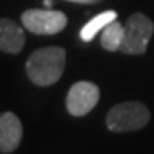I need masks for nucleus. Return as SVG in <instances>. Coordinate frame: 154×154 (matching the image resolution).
Here are the masks:
<instances>
[{
  "instance_id": "obj_1",
  "label": "nucleus",
  "mask_w": 154,
  "mask_h": 154,
  "mask_svg": "<svg viewBox=\"0 0 154 154\" xmlns=\"http://www.w3.org/2000/svg\"><path fill=\"white\" fill-rule=\"evenodd\" d=\"M66 63V52L63 47L49 46L36 49L30 54L25 63V71L29 79L38 87H49L57 82Z\"/></svg>"
},
{
  "instance_id": "obj_2",
  "label": "nucleus",
  "mask_w": 154,
  "mask_h": 154,
  "mask_svg": "<svg viewBox=\"0 0 154 154\" xmlns=\"http://www.w3.org/2000/svg\"><path fill=\"white\" fill-rule=\"evenodd\" d=\"M151 113L148 107L142 102L129 101L110 109L106 116V124L113 132H131L145 128Z\"/></svg>"
},
{
  "instance_id": "obj_3",
  "label": "nucleus",
  "mask_w": 154,
  "mask_h": 154,
  "mask_svg": "<svg viewBox=\"0 0 154 154\" xmlns=\"http://www.w3.org/2000/svg\"><path fill=\"white\" fill-rule=\"evenodd\" d=\"M154 33V22L142 13L132 14L124 25V36L120 52L128 55H142Z\"/></svg>"
},
{
  "instance_id": "obj_4",
  "label": "nucleus",
  "mask_w": 154,
  "mask_h": 154,
  "mask_svg": "<svg viewBox=\"0 0 154 154\" xmlns=\"http://www.w3.org/2000/svg\"><path fill=\"white\" fill-rule=\"evenodd\" d=\"M22 25L35 35H57L68 24L65 13L55 10H27L20 16Z\"/></svg>"
},
{
  "instance_id": "obj_5",
  "label": "nucleus",
  "mask_w": 154,
  "mask_h": 154,
  "mask_svg": "<svg viewBox=\"0 0 154 154\" xmlns=\"http://www.w3.org/2000/svg\"><path fill=\"white\" fill-rule=\"evenodd\" d=\"M99 101V88L91 82H77L69 88L66 96V109L74 116L90 113Z\"/></svg>"
},
{
  "instance_id": "obj_6",
  "label": "nucleus",
  "mask_w": 154,
  "mask_h": 154,
  "mask_svg": "<svg viewBox=\"0 0 154 154\" xmlns=\"http://www.w3.org/2000/svg\"><path fill=\"white\" fill-rule=\"evenodd\" d=\"M22 123L13 112H3L0 115V152L10 154L17 149L22 140Z\"/></svg>"
},
{
  "instance_id": "obj_7",
  "label": "nucleus",
  "mask_w": 154,
  "mask_h": 154,
  "mask_svg": "<svg viewBox=\"0 0 154 154\" xmlns=\"http://www.w3.org/2000/svg\"><path fill=\"white\" fill-rule=\"evenodd\" d=\"M24 44L25 35L22 27L11 19H0V51L5 54H19Z\"/></svg>"
},
{
  "instance_id": "obj_8",
  "label": "nucleus",
  "mask_w": 154,
  "mask_h": 154,
  "mask_svg": "<svg viewBox=\"0 0 154 154\" xmlns=\"http://www.w3.org/2000/svg\"><path fill=\"white\" fill-rule=\"evenodd\" d=\"M123 36H124V25L113 20V22H110L109 25H106L102 29L101 46L109 52H116L121 47Z\"/></svg>"
},
{
  "instance_id": "obj_9",
  "label": "nucleus",
  "mask_w": 154,
  "mask_h": 154,
  "mask_svg": "<svg viewBox=\"0 0 154 154\" xmlns=\"http://www.w3.org/2000/svg\"><path fill=\"white\" fill-rule=\"evenodd\" d=\"M116 20V13L115 11H104L101 14L94 16L90 22H87L82 27L80 30V38L82 41H91L99 32H102V29L106 25H109L110 22Z\"/></svg>"
},
{
  "instance_id": "obj_10",
  "label": "nucleus",
  "mask_w": 154,
  "mask_h": 154,
  "mask_svg": "<svg viewBox=\"0 0 154 154\" xmlns=\"http://www.w3.org/2000/svg\"><path fill=\"white\" fill-rule=\"evenodd\" d=\"M68 2H74V3H87V5H91V3H97L101 0H68Z\"/></svg>"
},
{
  "instance_id": "obj_11",
  "label": "nucleus",
  "mask_w": 154,
  "mask_h": 154,
  "mask_svg": "<svg viewBox=\"0 0 154 154\" xmlns=\"http://www.w3.org/2000/svg\"><path fill=\"white\" fill-rule=\"evenodd\" d=\"M44 6H46V8H51V6H52V0H44Z\"/></svg>"
}]
</instances>
